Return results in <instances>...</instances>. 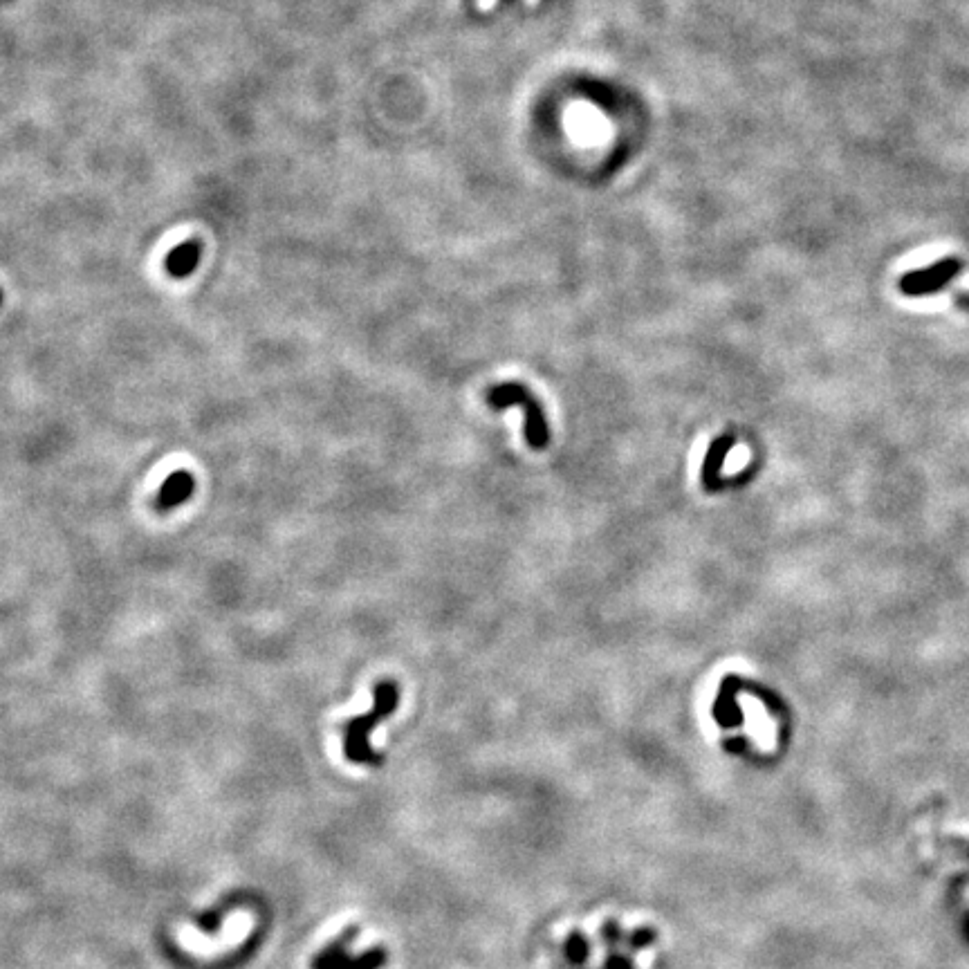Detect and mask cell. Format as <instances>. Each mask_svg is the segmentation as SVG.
Returning a JSON list of instances; mask_svg holds the SVG:
<instances>
[{
    "instance_id": "obj_1",
    "label": "cell",
    "mask_w": 969,
    "mask_h": 969,
    "mask_svg": "<svg viewBox=\"0 0 969 969\" xmlns=\"http://www.w3.org/2000/svg\"><path fill=\"white\" fill-rule=\"evenodd\" d=\"M373 709L364 716H355L344 725V752L346 759L353 763H368V765H382L384 756L375 752L368 743L371 729L382 723L386 716L393 714L400 705V689L393 680H382L373 687Z\"/></svg>"
},
{
    "instance_id": "obj_2",
    "label": "cell",
    "mask_w": 969,
    "mask_h": 969,
    "mask_svg": "<svg viewBox=\"0 0 969 969\" xmlns=\"http://www.w3.org/2000/svg\"><path fill=\"white\" fill-rule=\"evenodd\" d=\"M254 922L256 918L252 911L236 909L232 913H227L223 929H220L218 936H207L205 931H200L193 925H180L175 927V943L191 956L216 958L220 954H225L227 949H236L241 945L249 931L254 929Z\"/></svg>"
},
{
    "instance_id": "obj_3",
    "label": "cell",
    "mask_w": 969,
    "mask_h": 969,
    "mask_svg": "<svg viewBox=\"0 0 969 969\" xmlns=\"http://www.w3.org/2000/svg\"><path fill=\"white\" fill-rule=\"evenodd\" d=\"M485 402L496 411H503L507 406H521L525 411V442L532 449H543L550 442V431L546 415H543L541 402L534 398V393L519 382L498 384L492 386L485 393Z\"/></svg>"
},
{
    "instance_id": "obj_4",
    "label": "cell",
    "mask_w": 969,
    "mask_h": 969,
    "mask_svg": "<svg viewBox=\"0 0 969 969\" xmlns=\"http://www.w3.org/2000/svg\"><path fill=\"white\" fill-rule=\"evenodd\" d=\"M963 272V261L956 256H947L943 261L931 263L922 270L907 272L900 279L898 288L904 297H929V294L943 292L949 283L958 279Z\"/></svg>"
},
{
    "instance_id": "obj_5",
    "label": "cell",
    "mask_w": 969,
    "mask_h": 969,
    "mask_svg": "<svg viewBox=\"0 0 969 969\" xmlns=\"http://www.w3.org/2000/svg\"><path fill=\"white\" fill-rule=\"evenodd\" d=\"M355 938V927L346 929L335 943L328 945L323 952L315 958V969H382L389 961L384 947H371L362 956L350 958L348 956V945L353 943Z\"/></svg>"
},
{
    "instance_id": "obj_6",
    "label": "cell",
    "mask_w": 969,
    "mask_h": 969,
    "mask_svg": "<svg viewBox=\"0 0 969 969\" xmlns=\"http://www.w3.org/2000/svg\"><path fill=\"white\" fill-rule=\"evenodd\" d=\"M734 447V436L732 433H725V436H718L712 445L707 449L703 469H700V483L707 489V492H718L721 489V469L725 465V458L729 456V451Z\"/></svg>"
},
{
    "instance_id": "obj_7",
    "label": "cell",
    "mask_w": 969,
    "mask_h": 969,
    "mask_svg": "<svg viewBox=\"0 0 969 969\" xmlns=\"http://www.w3.org/2000/svg\"><path fill=\"white\" fill-rule=\"evenodd\" d=\"M200 256H202L200 243L196 241L182 243L166 256V270H169V274L175 276V279H184V276H189L193 270H196V265L200 263Z\"/></svg>"
},
{
    "instance_id": "obj_8",
    "label": "cell",
    "mask_w": 969,
    "mask_h": 969,
    "mask_svg": "<svg viewBox=\"0 0 969 969\" xmlns=\"http://www.w3.org/2000/svg\"><path fill=\"white\" fill-rule=\"evenodd\" d=\"M191 494H193V478L187 472H175L164 481L158 503L162 510H171V507H178L180 503L187 501Z\"/></svg>"
},
{
    "instance_id": "obj_9",
    "label": "cell",
    "mask_w": 969,
    "mask_h": 969,
    "mask_svg": "<svg viewBox=\"0 0 969 969\" xmlns=\"http://www.w3.org/2000/svg\"><path fill=\"white\" fill-rule=\"evenodd\" d=\"M564 956L572 967H581L588 961V958H590V943H588V938L581 934V931H572V934L568 936L566 947H564Z\"/></svg>"
},
{
    "instance_id": "obj_10",
    "label": "cell",
    "mask_w": 969,
    "mask_h": 969,
    "mask_svg": "<svg viewBox=\"0 0 969 969\" xmlns=\"http://www.w3.org/2000/svg\"><path fill=\"white\" fill-rule=\"evenodd\" d=\"M604 969H635L633 958L626 952H622V943L620 945H608V958H606Z\"/></svg>"
},
{
    "instance_id": "obj_11",
    "label": "cell",
    "mask_w": 969,
    "mask_h": 969,
    "mask_svg": "<svg viewBox=\"0 0 969 969\" xmlns=\"http://www.w3.org/2000/svg\"><path fill=\"white\" fill-rule=\"evenodd\" d=\"M624 943H626V949H631V952H638V949H644V947H649L655 943V931L653 929H635L633 934L629 938H624Z\"/></svg>"
},
{
    "instance_id": "obj_12",
    "label": "cell",
    "mask_w": 969,
    "mask_h": 969,
    "mask_svg": "<svg viewBox=\"0 0 969 969\" xmlns=\"http://www.w3.org/2000/svg\"><path fill=\"white\" fill-rule=\"evenodd\" d=\"M496 3H498V0H476V7L481 9V12L487 14V12H492V9L496 7ZM525 3H528V5H537L539 0H525Z\"/></svg>"
},
{
    "instance_id": "obj_13",
    "label": "cell",
    "mask_w": 969,
    "mask_h": 969,
    "mask_svg": "<svg viewBox=\"0 0 969 969\" xmlns=\"http://www.w3.org/2000/svg\"><path fill=\"white\" fill-rule=\"evenodd\" d=\"M956 306L965 310V312H969V292H958L956 294Z\"/></svg>"
},
{
    "instance_id": "obj_14",
    "label": "cell",
    "mask_w": 969,
    "mask_h": 969,
    "mask_svg": "<svg viewBox=\"0 0 969 969\" xmlns=\"http://www.w3.org/2000/svg\"><path fill=\"white\" fill-rule=\"evenodd\" d=\"M0 301H3V294H0Z\"/></svg>"
}]
</instances>
